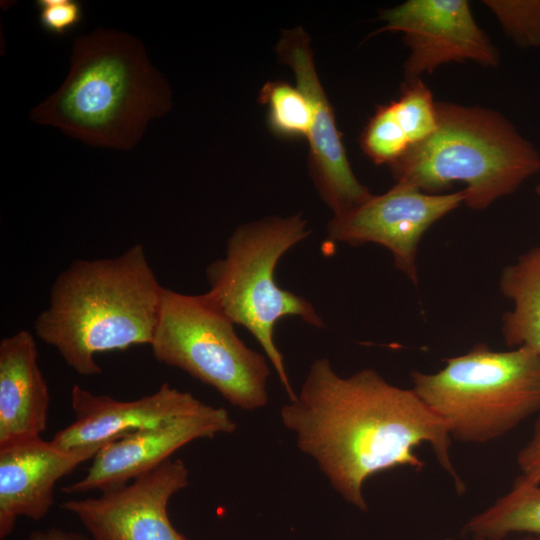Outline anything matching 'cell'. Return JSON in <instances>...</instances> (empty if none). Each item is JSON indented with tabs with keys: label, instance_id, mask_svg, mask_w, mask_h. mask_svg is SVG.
<instances>
[{
	"label": "cell",
	"instance_id": "obj_1",
	"mask_svg": "<svg viewBox=\"0 0 540 540\" xmlns=\"http://www.w3.org/2000/svg\"><path fill=\"white\" fill-rule=\"evenodd\" d=\"M280 419L331 487L360 511L367 510L363 487L370 477L395 467H424L414 451L422 444L430 446L457 492L465 490L443 420L412 388L393 385L374 369L343 377L328 358H316Z\"/></svg>",
	"mask_w": 540,
	"mask_h": 540
},
{
	"label": "cell",
	"instance_id": "obj_2",
	"mask_svg": "<svg viewBox=\"0 0 540 540\" xmlns=\"http://www.w3.org/2000/svg\"><path fill=\"white\" fill-rule=\"evenodd\" d=\"M163 290L140 244L114 258L74 260L53 282L35 335L77 374L99 375L96 354L151 344Z\"/></svg>",
	"mask_w": 540,
	"mask_h": 540
},
{
	"label": "cell",
	"instance_id": "obj_3",
	"mask_svg": "<svg viewBox=\"0 0 540 540\" xmlns=\"http://www.w3.org/2000/svg\"><path fill=\"white\" fill-rule=\"evenodd\" d=\"M171 106L170 87L140 40L97 28L75 40L67 78L30 118L87 144L126 150Z\"/></svg>",
	"mask_w": 540,
	"mask_h": 540
},
{
	"label": "cell",
	"instance_id": "obj_4",
	"mask_svg": "<svg viewBox=\"0 0 540 540\" xmlns=\"http://www.w3.org/2000/svg\"><path fill=\"white\" fill-rule=\"evenodd\" d=\"M438 125L389 166L396 183L440 194L462 182L464 205L483 210L540 171V154L501 113L437 102Z\"/></svg>",
	"mask_w": 540,
	"mask_h": 540
},
{
	"label": "cell",
	"instance_id": "obj_5",
	"mask_svg": "<svg viewBox=\"0 0 540 540\" xmlns=\"http://www.w3.org/2000/svg\"><path fill=\"white\" fill-rule=\"evenodd\" d=\"M310 233L300 213L241 224L227 239L224 257L206 268L210 285L207 292L235 325L255 337L289 400L296 397V392L274 341L275 326L286 317H298L317 328H323L325 323L307 299L278 285L275 270L282 256Z\"/></svg>",
	"mask_w": 540,
	"mask_h": 540
},
{
	"label": "cell",
	"instance_id": "obj_6",
	"mask_svg": "<svg viewBox=\"0 0 540 540\" xmlns=\"http://www.w3.org/2000/svg\"><path fill=\"white\" fill-rule=\"evenodd\" d=\"M435 373L413 371L414 392L464 443L496 440L540 413V355L476 344Z\"/></svg>",
	"mask_w": 540,
	"mask_h": 540
},
{
	"label": "cell",
	"instance_id": "obj_7",
	"mask_svg": "<svg viewBox=\"0 0 540 540\" xmlns=\"http://www.w3.org/2000/svg\"><path fill=\"white\" fill-rule=\"evenodd\" d=\"M234 326L208 292L188 295L164 287L150 346L158 362L213 387L234 407L258 410L268 403L270 367Z\"/></svg>",
	"mask_w": 540,
	"mask_h": 540
},
{
	"label": "cell",
	"instance_id": "obj_8",
	"mask_svg": "<svg viewBox=\"0 0 540 540\" xmlns=\"http://www.w3.org/2000/svg\"><path fill=\"white\" fill-rule=\"evenodd\" d=\"M463 190L429 194L404 183L372 195L350 211L333 216L328 239L350 246L374 243L387 248L394 264L409 280L418 283L417 250L426 231L464 204Z\"/></svg>",
	"mask_w": 540,
	"mask_h": 540
},
{
	"label": "cell",
	"instance_id": "obj_9",
	"mask_svg": "<svg viewBox=\"0 0 540 540\" xmlns=\"http://www.w3.org/2000/svg\"><path fill=\"white\" fill-rule=\"evenodd\" d=\"M385 26L374 32H401L410 49L405 79L421 78L451 62L472 61L496 68L497 47L477 25L466 0H408L382 10Z\"/></svg>",
	"mask_w": 540,
	"mask_h": 540
},
{
	"label": "cell",
	"instance_id": "obj_10",
	"mask_svg": "<svg viewBox=\"0 0 540 540\" xmlns=\"http://www.w3.org/2000/svg\"><path fill=\"white\" fill-rule=\"evenodd\" d=\"M188 485L187 466L170 458L131 483L66 500L60 508L75 515L92 540H187L172 525L167 506Z\"/></svg>",
	"mask_w": 540,
	"mask_h": 540
},
{
	"label": "cell",
	"instance_id": "obj_11",
	"mask_svg": "<svg viewBox=\"0 0 540 540\" xmlns=\"http://www.w3.org/2000/svg\"><path fill=\"white\" fill-rule=\"evenodd\" d=\"M279 59L293 71L297 87L313 112L309 141V172L333 216L342 215L368 200L372 194L354 175L338 130L333 109L319 81L310 38L301 27L287 29L276 47Z\"/></svg>",
	"mask_w": 540,
	"mask_h": 540
},
{
	"label": "cell",
	"instance_id": "obj_12",
	"mask_svg": "<svg viewBox=\"0 0 540 540\" xmlns=\"http://www.w3.org/2000/svg\"><path fill=\"white\" fill-rule=\"evenodd\" d=\"M236 428L226 409L204 403L196 411L106 444L92 459L86 475L62 491L78 494L119 488L170 459L186 444L231 434Z\"/></svg>",
	"mask_w": 540,
	"mask_h": 540
},
{
	"label": "cell",
	"instance_id": "obj_13",
	"mask_svg": "<svg viewBox=\"0 0 540 540\" xmlns=\"http://www.w3.org/2000/svg\"><path fill=\"white\" fill-rule=\"evenodd\" d=\"M106 444L63 449L38 437L0 447V538L13 532L19 516L43 519L56 483Z\"/></svg>",
	"mask_w": 540,
	"mask_h": 540
},
{
	"label": "cell",
	"instance_id": "obj_14",
	"mask_svg": "<svg viewBox=\"0 0 540 540\" xmlns=\"http://www.w3.org/2000/svg\"><path fill=\"white\" fill-rule=\"evenodd\" d=\"M204 405L190 392L163 383L156 392L131 401L96 395L79 385L71 390L74 421L51 441L63 449L104 444L158 426Z\"/></svg>",
	"mask_w": 540,
	"mask_h": 540
},
{
	"label": "cell",
	"instance_id": "obj_15",
	"mask_svg": "<svg viewBox=\"0 0 540 540\" xmlns=\"http://www.w3.org/2000/svg\"><path fill=\"white\" fill-rule=\"evenodd\" d=\"M50 395L34 336L20 330L0 342V447L41 437Z\"/></svg>",
	"mask_w": 540,
	"mask_h": 540
},
{
	"label": "cell",
	"instance_id": "obj_16",
	"mask_svg": "<svg viewBox=\"0 0 540 540\" xmlns=\"http://www.w3.org/2000/svg\"><path fill=\"white\" fill-rule=\"evenodd\" d=\"M500 290L513 301L502 317L506 345L527 346L540 355V245L503 270Z\"/></svg>",
	"mask_w": 540,
	"mask_h": 540
},
{
	"label": "cell",
	"instance_id": "obj_17",
	"mask_svg": "<svg viewBox=\"0 0 540 540\" xmlns=\"http://www.w3.org/2000/svg\"><path fill=\"white\" fill-rule=\"evenodd\" d=\"M463 532L485 540H503L519 532L540 540V484H528L517 478L508 493L469 519Z\"/></svg>",
	"mask_w": 540,
	"mask_h": 540
},
{
	"label": "cell",
	"instance_id": "obj_18",
	"mask_svg": "<svg viewBox=\"0 0 540 540\" xmlns=\"http://www.w3.org/2000/svg\"><path fill=\"white\" fill-rule=\"evenodd\" d=\"M259 101L268 108V126L283 139L308 138L313 121L311 105L304 93L288 82L270 81L261 89Z\"/></svg>",
	"mask_w": 540,
	"mask_h": 540
},
{
	"label": "cell",
	"instance_id": "obj_19",
	"mask_svg": "<svg viewBox=\"0 0 540 540\" xmlns=\"http://www.w3.org/2000/svg\"><path fill=\"white\" fill-rule=\"evenodd\" d=\"M411 146L429 138L437 129V102L421 78L406 79L398 99L391 101Z\"/></svg>",
	"mask_w": 540,
	"mask_h": 540
},
{
	"label": "cell",
	"instance_id": "obj_20",
	"mask_svg": "<svg viewBox=\"0 0 540 540\" xmlns=\"http://www.w3.org/2000/svg\"><path fill=\"white\" fill-rule=\"evenodd\" d=\"M364 153L376 165L391 166L411 147L390 103L377 108L360 137Z\"/></svg>",
	"mask_w": 540,
	"mask_h": 540
},
{
	"label": "cell",
	"instance_id": "obj_21",
	"mask_svg": "<svg viewBox=\"0 0 540 540\" xmlns=\"http://www.w3.org/2000/svg\"><path fill=\"white\" fill-rule=\"evenodd\" d=\"M483 3L518 48H540V0H484Z\"/></svg>",
	"mask_w": 540,
	"mask_h": 540
},
{
	"label": "cell",
	"instance_id": "obj_22",
	"mask_svg": "<svg viewBox=\"0 0 540 540\" xmlns=\"http://www.w3.org/2000/svg\"><path fill=\"white\" fill-rule=\"evenodd\" d=\"M39 22L50 34L63 36L82 20V6L75 0H38Z\"/></svg>",
	"mask_w": 540,
	"mask_h": 540
},
{
	"label": "cell",
	"instance_id": "obj_23",
	"mask_svg": "<svg viewBox=\"0 0 540 540\" xmlns=\"http://www.w3.org/2000/svg\"><path fill=\"white\" fill-rule=\"evenodd\" d=\"M517 464L521 471L519 479L532 485L540 484V413L530 440L517 455Z\"/></svg>",
	"mask_w": 540,
	"mask_h": 540
},
{
	"label": "cell",
	"instance_id": "obj_24",
	"mask_svg": "<svg viewBox=\"0 0 540 540\" xmlns=\"http://www.w3.org/2000/svg\"><path fill=\"white\" fill-rule=\"evenodd\" d=\"M27 540H91L87 536L68 532L57 527H52L45 531H33L29 534Z\"/></svg>",
	"mask_w": 540,
	"mask_h": 540
},
{
	"label": "cell",
	"instance_id": "obj_25",
	"mask_svg": "<svg viewBox=\"0 0 540 540\" xmlns=\"http://www.w3.org/2000/svg\"><path fill=\"white\" fill-rule=\"evenodd\" d=\"M473 539L472 540H485L484 538L482 537H472ZM517 540H538L536 537L534 536H528V537H523V538H520V539H517Z\"/></svg>",
	"mask_w": 540,
	"mask_h": 540
},
{
	"label": "cell",
	"instance_id": "obj_26",
	"mask_svg": "<svg viewBox=\"0 0 540 540\" xmlns=\"http://www.w3.org/2000/svg\"><path fill=\"white\" fill-rule=\"evenodd\" d=\"M536 193L540 197V184L536 187Z\"/></svg>",
	"mask_w": 540,
	"mask_h": 540
}]
</instances>
